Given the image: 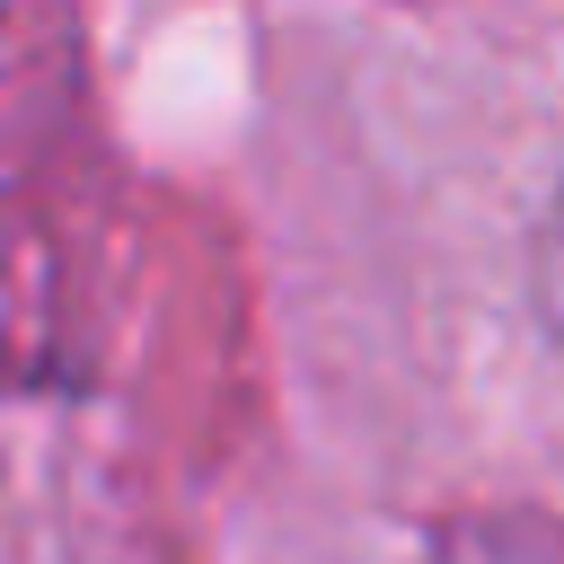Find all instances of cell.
<instances>
[{"label":"cell","instance_id":"2","mask_svg":"<svg viewBox=\"0 0 564 564\" xmlns=\"http://www.w3.org/2000/svg\"><path fill=\"white\" fill-rule=\"evenodd\" d=\"M546 317L564 326V194H555V220H546Z\"/></svg>","mask_w":564,"mask_h":564},{"label":"cell","instance_id":"1","mask_svg":"<svg viewBox=\"0 0 564 564\" xmlns=\"http://www.w3.org/2000/svg\"><path fill=\"white\" fill-rule=\"evenodd\" d=\"M432 564H564L546 538H529V529H511V520H485V529H467V538H449Z\"/></svg>","mask_w":564,"mask_h":564}]
</instances>
